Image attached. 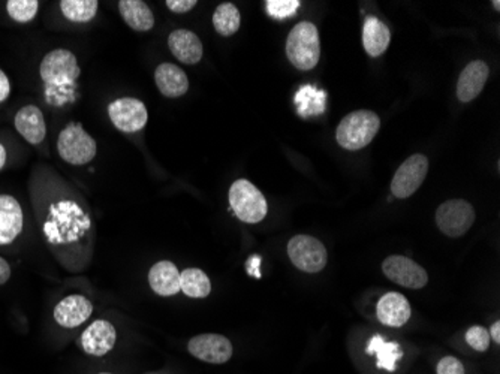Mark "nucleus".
<instances>
[{
	"label": "nucleus",
	"instance_id": "nucleus-1",
	"mask_svg": "<svg viewBox=\"0 0 500 374\" xmlns=\"http://www.w3.org/2000/svg\"><path fill=\"white\" fill-rule=\"evenodd\" d=\"M44 236L64 267L80 271L92 254V222L88 212L71 199L51 204L44 223Z\"/></svg>",
	"mask_w": 500,
	"mask_h": 374
},
{
	"label": "nucleus",
	"instance_id": "nucleus-2",
	"mask_svg": "<svg viewBox=\"0 0 500 374\" xmlns=\"http://www.w3.org/2000/svg\"><path fill=\"white\" fill-rule=\"evenodd\" d=\"M286 56L300 71H310L321 57V44L315 24L301 21L291 30L286 41Z\"/></svg>",
	"mask_w": 500,
	"mask_h": 374
},
{
	"label": "nucleus",
	"instance_id": "nucleus-3",
	"mask_svg": "<svg viewBox=\"0 0 500 374\" xmlns=\"http://www.w3.org/2000/svg\"><path fill=\"white\" fill-rule=\"evenodd\" d=\"M381 128V121L375 112L368 110L353 112L340 121L335 130L337 143L346 150H360L372 143Z\"/></svg>",
	"mask_w": 500,
	"mask_h": 374
},
{
	"label": "nucleus",
	"instance_id": "nucleus-4",
	"mask_svg": "<svg viewBox=\"0 0 500 374\" xmlns=\"http://www.w3.org/2000/svg\"><path fill=\"white\" fill-rule=\"evenodd\" d=\"M57 152L64 162L86 165L97 156V141L79 123H69L59 134Z\"/></svg>",
	"mask_w": 500,
	"mask_h": 374
},
{
	"label": "nucleus",
	"instance_id": "nucleus-5",
	"mask_svg": "<svg viewBox=\"0 0 500 374\" xmlns=\"http://www.w3.org/2000/svg\"><path fill=\"white\" fill-rule=\"evenodd\" d=\"M230 204L235 216L244 223L261 222L268 212L266 196L248 180H237L231 186Z\"/></svg>",
	"mask_w": 500,
	"mask_h": 374
},
{
	"label": "nucleus",
	"instance_id": "nucleus-6",
	"mask_svg": "<svg viewBox=\"0 0 500 374\" xmlns=\"http://www.w3.org/2000/svg\"><path fill=\"white\" fill-rule=\"evenodd\" d=\"M39 72L47 86H69L79 79V62L72 51L59 48L46 54L39 66Z\"/></svg>",
	"mask_w": 500,
	"mask_h": 374
},
{
	"label": "nucleus",
	"instance_id": "nucleus-7",
	"mask_svg": "<svg viewBox=\"0 0 500 374\" xmlns=\"http://www.w3.org/2000/svg\"><path fill=\"white\" fill-rule=\"evenodd\" d=\"M475 222V210L468 201L451 199L437 208V228L445 236L457 238L466 234Z\"/></svg>",
	"mask_w": 500,
	"mask_h": 374
},
{
	"label": "nucleus",
	"instance_id": "nucleus-8",
	"mask_svg": "<svg viewBox=\"0 0 500 374\" xmlns=\"http://www.w3.org/2000/svg\"><path fill=\"white\" fill-rule=\"evenodd\" d=\"M288 256L297 269L306 273H319L326 269V250L315 237L295 236L291 238Z\"/></svg>",
	"mask_w": 500,
	"mask_h": 374
},
{
	"label": "nucleus",
	"instance_id": "nucleus-9",
	"mask_svg": "<svg viewBox=\"0 0 500 374\" xmlns=\"http://www.w3.org/2000/svg\"><path fill=\"white\" fill-rule=\"evenodd\" d=\"M108 116L113 125L126 134H133L144 129L148 121V108L135 97H122L111 102L108 106Z\"/></svg>",
	"mask_w": 500,
	"mask_h": 374
},
{
	"label": "nucleus",
	"instance_id": "nucleus-10",
	"mask_svg": "<svg viewBox=\"0 0 500 374\" xmlns=\"http://www.w3.org/2000/svg\"><path fill=\"white\" fill-rule=\"evenodd\" d=\"M428 171V159L424 154H413L395 172L391 181V192L395 198H408L415 194Z\"/></svg>",
	"mask_w": 500,
	"mask_h": 374
},
{
	"label": "nucleus",
	"instance_id": "nucleus-11",
	"mask_svg": "<svg viewBox=\"0 0 500 374\" xmlns=\"http://www.w3.org/2000/svg\"><path fill=\"white\" fill-rule=\"evenodd\" d=\"M382 270L390 280L409 289H421L428 282V276L421 265L400 254L388 256L382 263Z\"/></svg>",
	"mask_w": 500,
	"mask_h": 374
},
{
	"label": "nucleus",
	"instance_id": "nucleus-12",
	"mask_svg": "<svg viewBox=\"0 0 500 374\" xmlns=\"http://www.w3.org/2000/svg\"><path fill=\"white\" fill-rule=\"evenodd\" d=\"M189 352L208 364H225L233 356V345L221 334H201L189 342Z\"/></svg>",
	"mask_w": 500,
	"mask_h": 374
},
{
	"label": "nucleus",
	"instance_id": "nucleus-13",
	"mask_svg": "<svg viewBox=\"0 0 500 374\" xmlns=\"http://www.w3.org/2000/svg\"><path fill=\"white\" fill-rule=\"evenodd\" d=\"M117 333L114 325L108 320H95L89 328L81 334V346L89 355L104 356L113 351Z\"/></svg>",
	"mask_w": 500,
	"mask_h": 374
},
{
	"label": "nucleus",
	"instance_id": "nucleus-14",
	"mask_svg": "<svg viewBox=\"0 0 500 374\" xmlns=\"http://www.w3.org/2000/svg\"><path fill=\"white\" fill-rule=\"evenodd\" d=\"M23 210L11 195H0V245H6L23 231Z\"/></svg>",
	"mask_w": 500,
	"mask_h": 374
},
{
	"label": "nucleus",
	"instance_id": "nucleus-15",
	"mask_svg": "<svg viewBox=\"0 0 500 374\" xmlns=\"http://www.w3.org/2000/svg\"><path fill=\"white\" fill-rule=\"evenodd\" d=\"M93 304L83 295H69L55 305V322L64 328H75L92 316Z\"/></svg>",
	"mask_w": 500,
	"mask_h": 374
},
{
	"label": "nucleus",
	"instance_id": "nucleus-16",
	"mask_svg": "<svg viewBox=\"0 0 500 374\" xmlns=\"http://www.w3.org/2000/svg\"><path fill=\"white\" fill-rule=\"evenodd\" d=\"M377 319L382 324L400 328L411 318V304L399 292H388L377 303Z\"/></svg>",
	"mask_w": 500,
	"mask_h": 374
},
{
	"label": "nucleus",
	"instance_id": "nucleus-17",
	"mask_svg": "<svg viewBox=\"0 0 500 374\" xmlns=\"http://www.w3.org/2000/svg\"><path fill=\"white\" fill-rule=\"evenodd\" d=\"M168 46L177 61L184 65H197L202 59V42L195 33L186 29H179L171 33Z\"/></svg>",
	"mask_w": 500,
	"mask_h": 374
},
{
	"label": "nucleus",
	"instance_id": "nucleus-18",
	"mask_svg": "<svg viewBox=\"0 0 500 374\" xmlns=\"http://www.w3.org/2000/svg\"><path fill=\"white\" fill-rule=\"evenodd\" d=\"M15 129L29 144L39 145L46 139L44 114L37 105H26L15 116Z\"/></svg>",
	"mask_w": 500,
	"mask_h": 374
},
{
	"label": "nucleus",
	"instance_id": "nucleus-19",
	"mask_svg": "<svg viewBox=\"0 0 500 374\" xmlns=\"http://www.w3.org/2000/svg\"><path fill=\"white\" fill-rule=\"evenodd\" d=\"M490 75L486 62L475 61L469 63L460 74L457 83V96L462 102H470L482 92L484 84Z\"/></svg>",
	"mask_w": 500,
	"mask_h": 374
},
{
	"label": "nucleus",
	"instance_id": "nucleus-20",
	"mask_svg": "<svg viewBox=\"0 0 500 374\" xmlns=\"http://www.w3.org/2000/svg\"><path fill=\"white\" fill-rule=\"evenodd\" d=\"M148 283L157 295H175L180 292L179 269L170 261L155 263L148 273Z\"/></svg>",
	"mask_w": 500,
	"mask_h": 374
},
{
	"label": "nucleus",
	"instance_id": "nucleus-21",
	"mask_svg": "<svg viewBox=\"0 0 500 374\" xmlns=\"http://www.w3.org/2000/svg\"><path fill=\"white\" fill-rule=\"evenodd\" d=\"M155 81L159 92L166 97H180L188 92V75L173 63H162L157 66L155 71Z\"/></svg>",
	"mask_w": 500,
	"mask_h": 374
},
{
	"label": "nucleus",
	"instance_id": "nucleus-22",
	"mask_svg": "<svg viewBox=\"0 0 500 374\" xmlns=\"http://www.w3.org/2000/svg\"><path fill=\"white\" fill-rule=\"evenodd\" d=\"M119 11L124 23L137 32H148L155 26L152 10L141 0H120Z\"/></svg>",
	"mask_w": 500,
	"mask_h": 374
},
{
	"label": "nucleus",
	"instance_id": "nucleus-23",
	"mask_svg": "<svg viewBox=\"0 0 500 374\" xmlns=\"http://www.w3.org/2000/svg\"><path fill=\"white\" fill-rule=\"evenodd\" d=\"M390 29L377 17H368L364 21L363 44L370 57L381 56L390 46Z\"/></svg>",
	"mask_w": 500,
	"mask_h": 374
},
{
	"label": "nucleus",
	"instance_id": "nucleus-24",
	"mask_svg": "<svg viewBox=\"0 0 500 374\" xmlns=\"http://www.w3.org/2000/svg\"><path fill=\"white\" fill-rule=\"evenodd\" d=\"M295 105L299 116L303 119L321 116L326 112V93L315 86H304L295 95Z\"/></svg>",
	"mask_w": 500,
	"mask_h": 374
},
{
	"label": "nucleus",
	"instance_id": "nucleus-25",
	"mask_svg": "<svg viewBox=\"0 0 500 374\" xmlns=\"http://www.w3.org/2000/svg\"><path fill=\"white\" fill-rule=\"evenodd\" d=\"M368 353L377 355V369H384L386 371H395L397 361L403 356V351L399 343L386 342L381 336H375L369 342Z\"/></svg>",
	"mask_w": 500,
	"mask_h": 374
},
{
	"label": "nucleus",
	"instance_id": "nucleus-26",
	"mask_svg": "<svg viewBox=\"0 0 500 374\" xmlns=\"http://www.w3.org/2000/svg\"><path fill=\"white\" fill-rule=\"evenodd\" d=\"M180 291L191 298H206L211 292L210 278L202 270H184L180 273Z\"/></svg>",
	"mask_w": 500,
	"mask_h": 374
},
{
	"label": "nucleus",
	"instance_id": "nucleus-27",
	"mask_svg": "<svg viewBox=\"0 0 500 374\" xmlns=\"http://www.w3.org/2000/svg\"><path fill=\"white\" fill-rule=\"evenodd\" d=\"M242 15L233 4H222L213 14V26L222 37H233L240 29Z\"/></svg>",
	"mask_w": 500,
	"mask_h": 374
},
{
	"label": "nucleus",
	"instance_id": "nucleus-28",
	"mask_svg": "<svg viewBox=\"0 0 500 374\" xmlns=\"http://www.w3.org/2000/svg\"><path fill=\"white\" fill-rule=\"evenodd\" d=\"M97 0H62L60 10L74 23H88L97 12Z\"/></svg>",
	"mask_w": 500,
	"mask_h": 374
},
{
	"label": "nucleus",
	"instance_id": "nucleus-29",
	"mask_svg": "<svg viewBox=\"0 0 500 374\" xmlns=\"http://www.w3.org/2000/svg\"><path fill=\"white\" fill-rule=\"evenodd\" d=\"M6 10L11 19L17 23H29L37 17L39 2L37 0H10L6 2Z\"/></svg>",
	"mask_w": 500,
	"mask_h": 374
},
{
	"label": "nucleus",
	"instance_id": "nucleus-30",
	"mask_svg": "<svg viewBox=\"0 0 500 374\" xmlns=\"http://www.w3.org/2000/svg\"><path fill=\"white\" fill-rule=\"evenodd\" d=\"M267 12L273 17V19H288L299 11V0H267Z\"/></svg>",
	"mask_w": 500,
	"mask_h": 374
},
{
	"label": "nucleus",
	"instance_id": "nucleus-31",
	"mask_svg": "<svg viewBox=\"0 0 500 374\" xmlns=\"http://www.w3.org/2000/svg\"><path fill=\"white\" fill-rule=\"evenodd\" d=\"M466 342H468L469 346L475 349L478 352H486L490 346V334L486 328L482 327H472V328L468 329L466 333Z\"/></svg>",
	"mask_w": 500,
	"mask_h": 374
},
{
	"label": "nucleus",
	"instance_id": "nucleus-32",
	"mask_svg": "<svg viewBox=\"0 0 500 374\" xmlns=\"http://www.w3.org/2000/svg\"><path fill=\"white\" fill-rule=\"evenodd\" d=\"M437 374H464V367L454 356H445L437 364Z\"/></svg>",
	"mask_w": 500,
	"mask_h": 374
},
{
	"label": "nucleus",
	"instance_id": "nucleus-33",
	"mask_svg": "<svg viewBox=\"0 0 500 374\" xmlns=\"http://www.w3.org/2000/svg\"><path fill=\"white\" fill-rule=\"evenodd\" d=\"M197 5V0H168L166 6L168 10L173 11L175 14H184L193 10Z\"/></svg>",
	"mask_w": 500,
	"mask_h": 374
},
{
	"label": "nucleus",
	"instance_id": "nucleus-34",
	"mask_svg": "<svg viewBox=\"0 0 500 374\" xmlns=\"http://www.w3.org/2000/svg\"><path fill=\"white\" fill-rule=\"evenodd\" d=\"M246 267H248V273L253 278H261V256L258 254H253L248 259L246 262Z\"/></svg>",
	"mask_w": 500,
	"mask_h": 374
},
{
	"label": "nucleus",
	"instance_id": "nucleus-35",
	"mask_svg": "<svg viewBox=\"0 0 500 374\" xmlns=\"http://www.w3.org/2000/svg\"><path fill=\"white\" fill-rule=\"evenodd\" d=\"M11 93L10 79L6 77L5 72L0 70V104L6 101Z\"/></svg>",
	"mask_w": 500,
	"mask_h": 374
},
{
	"label": "nucleus",
	"instance_id": "nucleus-36",
	"mask_svg": "<svg viewBox=\"0 0 500 374\" xmlns=\"http://www.w3.org/2000/svg\"><path fill=\"white\" fill-rule=\"evenodd\" d=\"M11 278L10 263L0 256V285H5Z\"/></svg>",
	"mask_w": 500,
	"mask_h": 374
},
{
	"label": "nucleus",
	"instance_id": "nucleus-37",
	"mask_svg": "<svg viewBox=\"0 0 500 374\" xmlns=\"http://www.w3.org/2000/svg\"><path fill=\"white\" fill-rule=\"evenodd\" d=\"M488 334H490V338H493V340H495L496 343H500L499 320H497V322H495V324H493V327H491L490 331H488Z\"/></svg>",
	"mask_w": 500,
	"mask_h": 374
},
{
	"label": "nucleus",
	"instance_id": "nucleus-38",
	"mask_svg": "<svg viewBox=\"0 0 500 374\" xmlns=\"http://www.w3.org/2000/svg\"><path fill=\"white\" fill-rule=\"evenodd\" d=\"M6 163V150L2 144H0V170L5 167Z\"/></svg>",
	"mask_w": 500,
	"mask_h": 374
},
{
	"label": "nucleus",
	"instance_id": "nucleus-39",
	"mask_svg": "<svg viewBox=\"0 0 500 374\" xmlns=\"http://www.w3.org/2000/svg\"><path fill=\"white\" fill-rule=\"evenodd\" d=\"M493 5H495L496 10H497V11L500 10V2H499V0H495V2H493Z\"/></svg>",
	"mask_w": 500,
	"mask_h": 374
},
{
	"label": "nucleus",
	"instance_id": "nucleus-40",
	"mask_svg": "<svg viewBox=\"0 0 500 374\" xmlns=\"http://www.w3.org/2000/svg\"><path fill=\"white\" fill-rule=\"evenodd\" d=\"M99 374H110V373H99Z\"/></svg>",
	"mask_w": 500,
	"mask_h": 374
}]
</instances>
